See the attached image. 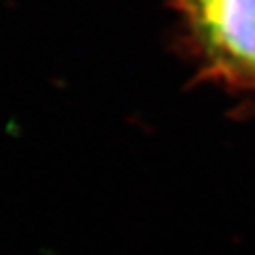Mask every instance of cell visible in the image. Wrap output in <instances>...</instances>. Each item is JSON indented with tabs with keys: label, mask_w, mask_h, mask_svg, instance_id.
<instances>
[{
	"label": "cell",
	"mask_w": 255,
	"mask_h": 255,
	"mask_svg": "<svg viewBox=\"0 0 255 255\" xmlns=\"http://www.w3.org/2000/svg\"><path fill=\"white\" fill-rule=\"evenodd\" d=\"M207 53L236 73H255V0H179Z\"/></svg>",
	"instance_id": "6da1fadb"
}]
</instances>
